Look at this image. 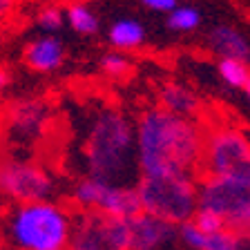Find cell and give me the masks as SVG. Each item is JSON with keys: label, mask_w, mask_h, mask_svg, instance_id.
Segmentation results:
<instances>
[{"label": "cell", "mask_w": 250, "mask_h": 250, "mask_svg": "<svg viewBox=\"0 0 250 250\" xmlns=\"http://www.w3.org/2000/svg\"><path fill=\"white\" fill-rule=\"evenodd\" d=\"M244 89L248 92V99H250V78H248V83H246V87H244Z\"/></svg>", "instance_id": "484cf974"}, {"label": "cell", "mask_w": 250, "mask_h": 250, "mask_svg": "<svg viewBox=\"0 0 250 250\" xmlns=\"http://www.w3.org/2000/svg\"><path fill=\"white\" fill-rule=\"evenodd\" d=\"M210 47L224 58H237V61H248L250 58V45L237 29L228 25H219L210 31Z\"/></svg>", "instance_id": "4fadbf2b"}, {"label": "cell", "mask_w": 250, "mask_h": 250, "mask_svg": "<svg viewBox=\"0 0 250 250\" xmlns=\"http://www.w3.org/2000/svg\"><path fill=\"white\" fill-rule=\"evenodd\" d=\"M206 130L166 107H150L136 121V161L141 174L199 177Z\"/></svg>", "instance_id": "6da1fadb"}, {"label": "cell", "mask_w": 250, "mask_h": 250, "mask_svg": "<svg viewBox=\"0 0 250 250\" xmlns=\"http://www.w3.org/2000/svg\"><path fill=\"white\" fill-rule=\"evenodd\" d=\"M69 250H130V219L74 210Z\"/></svg>", "instance_id": "52a82bcc"}, {"label": "cell", "mask_w": 250, "mask_h": 250, "mask_svg": "<svg viewBox=\"0 0 250 250\" xmlns=\"http://www.w3.org/2000/svg\"><path fill=\"white\" fill-rule=\"evenodd\" d=\"M49 123V105L45 101H18L11 107L9 130L18 141H36Z\"/></svg>", "instance_id": "8fae6325"}, {"label": "cell", "mask_w": 250, "mask_h": 250, "mask_svg": "<svg viewBox=\"0 0 250 250\" xmlns=\"http://www.w3.org/2000/svg\"><path fill=\"white\" fill-rule=\"evenodd\" d=\"M147 9L152 11H163V14H172L177 9V0H141Z\"/></svg>", "instance_id": "603a6c76"}, {"label": "cell", "mask_w": 250, "mask_h": 250, "mask_svg": "<svg viewBox=\"0 0 250 250\" xmlns=\"http://www.w3.org/2000/svg\"><path fill=\"white\" fill-rule=\"evenodd\" d=\"M159 101H161V107L170 109L179 116H188V119H192L201 109L197 94L181 83H166L159 92Z\"/></svg>", "instance_id": "5bb4252c"}, {"label": "cell", "mask_w": 250, "mask_h": 250, "mask_svg": "<svg viewBox=\"0 0 250 250\" xmlns=\"http://www.w3.org/2000/svg\"><path fill=\"white\" fill-rule=\"evenodd\" d=\"M192 221L197 224V228L206 234H214V232H224V230H228V226H226L224 219L219 217V214L210 212V210H197V214H194Z\"/></svg>", "instance_id": "d6986e66"}, {"label": "cell", "mask_w": 250, "mask_h": 250, "mask_svg": "<svg viewBox=\"0 0 250 250\" xmlns=\"http://www.w3.org/2000/svg\"><path fill=\"white\" fill-rule=\"evenodd\" d=\"M199 177L250 179V136L232 125L206 130Z\"/></svg>", "instance_id": "5b68a950"}, {"label": "cell", "mask_w": 250, "mask_h": 250, "mask_svg": "<svg viewBox=\"0 0 250 250\" xmlns=\"http://www.w3.org/2000/svg\"><path fill=\"white\" fill-rule=\"evenodd\" d=\"M219 76L224 78L232 87H246L250 78V69L246 61H237V58H221L219 61Z\"/></svg>", "instance_id": "2e32d148"}, {"label": "cell", "mask_w": 250, "mask_h": 250, "mask_svg": "<svg viewBox=\"0 0 250 250\" xmlns=\"http://www.w3.org/2000/svg\"><path fill=\"white\" fill-rule=\"evenodd\" d=\"M67 18L72 29L78 34H96L99 31V18L85 5H72L67 11Z\"/></svg>", "instance_id": "e0dca14e"}, {"label": "cell", "mask_w": 250, "mask_h": 250, "mask_svg": "<svg viewBox=\"0 0 250 250\" xmlns=\"http://www.w3.org/2000/svg\"><path fill=\"white\" fill-rule=\"evenodd\" d=\"M72 201L76 210H99V212L121 219H132L143 212L136 186L105 183L89 177L81 179L74 186Z\"/></svg>", "instance_id": "ba28073f"}, {"label": "cell", "mask_w": 250, "mask_h": 250, "mask_svg": "<svg viewBox=\"0 0 250 250\" xmlns=\"http://www.w3.org/2000/svg\"><path fill=\"white\" fill-rule=\"evenodd\" d=\"M143 212L181 226L199 210V181L194 174H141L136 181Z\"/></svg>", "instance_id": "277c9868"}, {"label": "cell", "mask_w": 250, "mask_h": 250, "mask_svg": "<svg viewBox=\"0 0 250 250\" xmlns=\"http://www.w3.org/2000/svg\"><path fill=\"white\" fill-rule=\"evenodd\" d=\"M146 38V29L136 21H119L109 29V42L116 49H134L143 42Z\"/></svg>", "instance_id": "9a60e30c"}, {"label": "cell", "mask_w": 250, "mask_h": 250, "mask_svg": "<svg viewBox=\"0 0 250 250\" xmlns=\"http://www.w3.org/2000/svg\"><path fill=\"white\" fill-rule=\"evenodd\" d=\"M0 192L16 203L47 201L54 192V179L36 163L11 159L0 166Z\"/></svg>", "instance_id": "9c48e42d"}, {"label": "cell", "mask_w": 250, "mask_h": 250, "mask_svg": "<svg viewBox=\"0 0 250 250\" xmlns=\"http://www.w3.org/2000/svg\"><path fill=\"white\" fill-rule=\"evenodd\" d=\"M7 83H9V76H7L5 69H0V89H5Z\"/></svg>", "instance_id": "d4e9b609"}, {"label": "cell", "mask_w": 250, "mask_h": 250, "mask_svg": "<svg viewBox=\"0 0 250 250\" xmlns=\"http://www.w3.org/2000/svg\"><path fill=\"white\" fill-rule=\"evenodd\" d=\"M101 69H103V74H107V76L121 78L130 72L132 65H130V61L125 56H121V54H107V56L101 58Z\"/></svg>", "instance_id": "ffe728a7"}, {"label": "cell", "mask_w": 250, "mask_h": 250, "mask_svg": "<svg viewBox=\"0 0 250 250\" xmlns=\"http://www.w3.org/2000/svg\"><path fill=\"white\" fill-rule=\"evenodd\" d=\"M16 0H0V16H7L11 9H14Z\"/></svg>", "instance_id": "cb8c5ba5"}, {"label": "cell", "mask_w": 250, "mask_h": 250, "mask_svg": "<svg viewBox=\"0 0 250 250\" xmlns=\"http://www.w3.org/2000/svg\"><path fill=\"white\" fill-rule=\"evenodd\" d=\"M74 212L54 201L16 203L2 219L11 250H69Z\"/></svg>", "instance_id": "3957f363"}, {"label": "cell", "mask_w": 250, "mask_h": 250, "mask_svg": "<svg viewBox=\"0 0 250 250\" xmlns=\"http://www.w3.org/2000/svg\"><path fill=\"white\" fill-rule=\"evenodd\" d=\"M62 21H65V16H62V11L56 9V7H45V9L38 14V27L49 31V34L61 29Z\"/></svg>", "instance_id": "44dd1931"}, {"label": "cell", "mask_w": 250, "mask_h": 250, "mask_svg": "<svg viewBox=\"0 0 250 250\" xmlns=\"http://www.w3.org/2000/svg\"><path fill=\"white\" fill-rule=\"evenodd\" d=\"M232 237V250H250V228L230 230Z\"/></svg>", "instance_id": "7402d4cb"}, {"label": "cell", "mask_w": 250, "mask_h": 250, "mask_svg": "<svg viewBox=\"0 0 250 250\" xmlns=\"http://www.w3.org/2000/svg\"><path fill=\"white\" fill-rule=\"evenodd\" d=\"M65 61L62 42L54 36H45L29 42L25 49V62L36 72H54Z\"/></svg>", "instance_id": "7c38bea8"}, {"label": "cell", "mask_w": 250, "mask_h": 250, "mask_svg": "<svg viewBox=\"0 0 250 250\" xmlns=\"http://www.w3.org/2000/svg\"><path fill=\"white\" fill-rule=\"evenodd\" d=\"M179 237V226L141 212L130 219V250H161Z\"/></svg>", "instance_id": "30bf717a"}, {"label": "cell", "mask_w": 250, "mask_h": 250, "mask_svg": "<svg viewBox=\"0 0 250 250\" xmlns=\"http://www.w3.org/2000/svg\"><path fill=\"white\" fill-rule=\"evenodd\" d=\"M201 22V14L194 7H177L167 16V27L174 31H192Z\"/></svg>", "instance_id": "ac0fdd59"}, {"label": "cell", "mask_w": 250, "mask_h": 250, "mask_svg": "<svg viewBox=\"0 0 250 250\" xmlns=\"http://www.w3.org/2000/svg\"><path fill=\"white\" fill-rule=\"evenodd\" d=\"M199 210H210L228 230H241L250 217V179L199 177Z\"/></svg>", "instance_id": "8992f818"}, {"label": "cell", "mask_w": 250, "mask_h": 250, "mask_svg": "<svg viewBox=\"0 0 250 250\" xmlns=\"http://www.w3.org/2000/svg\"><path fill=\"white\" fill-rule=\"evenodd\" d=\"M244 228H250V217H248V221H246V226H244ZM244 228H241V230H244Z\"/></svg>", "instance_id": "4316f807"}, {"label": "cell", "mask_w": 250, "mask_h": 250, "mask_svg": "<svg viewBox=\"0 0 250 250\" xmlns=\"http://www.w3.org/2000/svg\"><path fill=\"white\" fill-rule=\"evenodd\" d=\"M89 179L130 186L141 179L136 161V125L119 107H103L94 114L83 146Z\"/></svg>", "instance_id": "7a4b0ae2"}]
</instances>
